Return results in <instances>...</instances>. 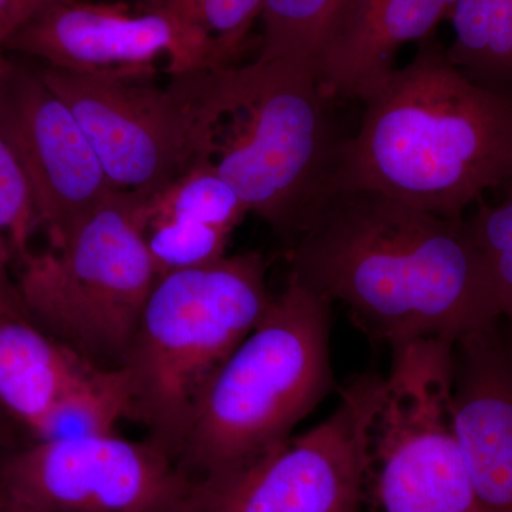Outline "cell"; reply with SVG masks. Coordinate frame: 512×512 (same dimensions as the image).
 Wrapping results in <instances>:
<instances>
[{"instance_id":"6da1fadb","label":"cell","mask_w":512,"mask_h":512,"mask_svg":"<svg viewBox=\"0 0 512 512\" xmlns=\"http://www.w3.org/2000/svg\"><path fill=\"white\" fill-rule=\"evenodd\" d=\"M289 274L390 349L463 336L500 319L483 249L464 218L369 190H336L285 249Z\"/></svg>"},{"instance_id":"7a4b0ae2","label":"cell","mask_w":512,"mask_h":512,"mask_svg":"<svg viewBox=\"0 0 512 512\" xmlns=\"http://www.w3.org/2000/svg\"><path fill=\"white\" fill-rule=\"evenodd\" d=\"M421 42L412 62L394 67L362 101L333 191H376L457 220L512 180V92L478 86L446 49Z\"/></svg>"},{"instance_id":"3957f363","label":"cell","mask_w":512,"mask_h":512,"mask_svg":"<svg viewBox=\"0 0 512 512\" xmlns=\"http://www.w3.org/2000/svg\"><path fill=\"white\" fill-rule=\"evenodd\" d=\"M330 325L332 302L288 274L198 403L177 456L197 483L274 450L335 389Z\"/></svg>"},{"instance_id":"277c9868","label":"cell","mask_w":512,"mask_h":512,"mask_svg":"<svg viewBox=\"0 0 512 512\" xmlns=\"http://www.w3.org/2000/svg\"><path fill=\"white\" fill-rule=\"evenodd\" d=\"M309 67L255 59L224 70L208 167L285 249L333 192L342 138Z\"/></svg>"},{"instance_id":"5b68a950","label":"cell","mask_w":512,"mask_h":512,"mask_svg":"<svg viewBox=\"0 0 512 512\" xmlns=\"http://www.w3.org/2000/svg\"><path fill=\"white\" fill-rule=\"evenodd\" d=\"M272 298L261 252L157 279L120 367L130 420L177 460L212 377L261 323Z\"/></svg>"},{"instance_id":"8992f818","label":"cell","mask_w":512,"mask_h":512,"mask_svg":"<svg viewBox=\"0 0 512 512\" xmlns=\"http://www.w3.org/2000/svg\"><path fill=\"white\" fill-rule=\"evenodd\" d=\"M454 346L443 338L392 350L367 372L360 426L362 505L369 512H483L453 413Z\"/></svg>"},{"instance_id":"52a82bcc","label":"cell","mask_w":512,"mask_h":512,"mask_svg":"<svg viewBox=\"0 0 512 512\" xmlns=\"http://www.w3.org/2000/svg\"><path fill=\"white\" fill-rule=\"evenodd\" d=\"M225 69L170 74L164 84L148 72L39 70L79 121L113 187L148 202L208 167Z\"/></svg>"},{"instance_id":"ba28073f","label":"cell","mask_w":512,"mask_h":512,"mask_svg":"<svg viewBox=\"0 0 512 512\" xmlns=\"http://www.w3.org/2000/svg\"><path fill=\"white\" fill-rule=\"evenodd\" d=\"M143 204L117 190L62 244L19 265L16 284L29 318L100 366H123L158 279Z\"/></svg>"},{"instance_id":"9c48e42d","label":"cell","mask_w":512,"mask_h":512,"mask_svg":"<svg viewBox=\"0 0 512 512\" xmlns=\"http://www.w3.org/2000/svg\"><path fill=\"white\" fill-rule=\"evenodd\" d=\"M197 481L153 440L117 431L32 440L0 454V500L50 512H188Z\"/></svg>"},{"instance_id":"30bf717a","label":"cell","mask_w":512,"mask_h":512,"mask_svg":"<svg viewBox=\"0 0 512 512\" xmlns=\"http://www.w3.org/2000/svg\"><path fill=\"white\" fill-rule=\"evenodd\" d=\"M366 389L363 373L340 390L323 423L239 470L200 481L188 512H362Z\"/></svg>"},{"instance_id":"8fae6325","label":"cell","mask_w":512,"mask_h":512,"mask_svg":"<svg viewBox=\"0 0 512 512\" xmlns=\"http://www.w3.org/2000/svg\"><path fill=\"white\" fill-rule=\"evenodd\" d=\"M5 49L70 72H148L165 59L168 74L234 66L204 30L157 6L66 3L13 33Z\"/></svg>"},{"instance_id":"7c38bea8","label":"cell","mask_w":512,"mask_h":512,"mask_svg":"<svg viewBox=\"0 0 512 512\" xmlns=\"http://www.w3.org/2000/svg\"><path fill=\"white\" fill-rule=\"evenodd\" d=\"M0 407L32 440L117 431L130 416L120 367L97 365L20 315H0Z\"/></svg>"},{"instance_id":"4fadbf2b","label":"cell","mask_w":512,"mask_h":512,"mask_svg":"<svg viewBox=\"0 0 512 512\" xmlns=\"http://www.w3.org/2000/svg\"><path fill=\"white\" fill-rule=\"evenodd\" d=\"M0 134L28 178L50 247L117 191L79 121L39 69L12 60L0 77Z\"/></svg>"},{"instance_id":"5bb4252c","label":"cell","mask_w":512,"mask_h":512,"mask_svg":"<svg viewBox=\"0 0 512 512\" xmlns=\"http://www.w3.org/2000/svg\"><path fill=\"white\" fill-rule=\"evenodd\" d=\"M453 413L483 512H512V342L497 325L454 346Z\"/></svg>"},{"instance_id":"9a60e30c","label":"cell","mask_w":512,"mask_h":512,"mask_svg":"<svg viewBox=\"0 0 512 512\" xmlns=\"http://www.w3.org/2000/svg\"><path fill=\"white\" fill-rule=\"evenodd\" d=\"M457 0H345L330 22L315 74L330 99L363 101L394 69L400 47L424 40Z\"/></svg>"},{"instance_id":"2e32d148","label":"cell","mask_w":512,"mask_h":512,"mask_svg":"<svg viewBox=\"0 0 512 512\" xmlns=\"http://www.w3.org/2000/svg\"><path fill=\"white\" fill-rule=\"evenodd\" d=\"M448 60L478 86L512 92V0H457Z\"/></svg>"},{"instance_id":"e0dca14e","label":"cell","mask_w":512,"mask_h":512,"mask_svg":"<svg viewBox=\"0 0 512 512\" xmlns=\"http://www.w3.org/2000/svg\"><path fill=\"white\" fill-rule=\"evenodd\" d=\"M345 0H264L261 52L256 59L282 60L315 72L320 43Z\"/></svg>"},{"instance_id":"ac0fdd59","label":"cell","mask_w":512,"mask_h":512,"mask_svg":"<svg viewBox=\"0 0 512 512\" xmlns=\"http://www.w3.org/2000/svg\"><path fill=\"white\" fill-rule=\"evenodd\" d=\"M247 214L234 188L210 167L192 171L161 197L140 207L144 228L151 222L174 220L212 225L232 232Z\"/></svg>"},{"instance_id":"d6986e66","label":"cell","mask_w":512,"mask_h":512,"mask_svg":"<svg viewBox=\"0 0 512 512\" xmlns=\"http://www.w3.org/2000/svg\"><path fill=\"white\" fill-rule=\"evenodd\" d=\"M231 232L197 222L165 220L144 228L158 278L212 264L227 255Z\"/></svg>"},{"instance_id":"ffe728a7","label":"cell","mask_w":512,"mask_h":512,"mask_svg":"<svg viewBox=\"0 0 512 512\" xmlns=\"http://www.w3.org/2000/svg\"><path fill=\"white\" fill-rule=\"evenodd\" d=\"M143 5L170 10L204 30L232 63L237 62L264 0H141Z\"/></svg>"},{"instance_id":"44dd1931","label":"cell","mask_w":512,"mask_h":512,"mask_svg":"<svg viewBox=\"0 0 512 512\" xmlns=\"http://www.w3.org/2000/svg\"><path fill=\"white\" fill-rule=\"evenodd\" d=\"M40 229L28 178L0 134V239L16 264H23L35 252L32 241Z\"/></svg>"},{"instance_id":"7402d4cb","label":"cell","mask_w":512,"mask_h":512,"mask_svg":"<svg viewBox=\"0 0 512 512\" xmlns=\"http://www.w3.org/2000/svg\"><path fill=\"white\" fill-rule=\"evenodd\" d=\"M468 222L487 259L500 318L507 319L512 342V200L498 205L480 200Z\"/></svg>"},{"instance_id":"603a6c76","label":"cell","mask_w":512,"mask_h":512,"mask_svg":"<svg viewBox=\"0 0 512 512\" xmlns=\"http://www.w3.org/2000/svg\"><path fill=\"white\" fill-rule=\"evenodd\" d=\"M79 0H0V36L8 40L13 33L43 13Z\"/></svg>"},{"instance_id":"cb8c5ba5","label":"cell","mask_w":512,"mask_h":512,"mask_svg":"<svg viewBox=\"0 0 512 512\" xmlns=\"http://www.w3.org/2000/svg\"><path fill=\"white\" fill-rule=\"evenodd\" d=\"M13 259L8 247L0 239V315L28 316L16 284L10 274ZM29 318V316H28Z\"/></svg>"},{"instance_id":"d4e9b609","label":"cell","mask_w":512,"mask_h":512,"mask_svg":"<svg viewBox=\"0 0 512 512\" xmlns=\"http://www.w3.org/2000/svg\"><path fill=\"white\" fill-rule=\"evenodd\" d=\"M16 431L18 426L15 421L0 407V451L16 446Z\"/></svg>"},{"instance_id":"484cf974","label":"cell","mask_w":512,"mask_h":512,"mask_svg":"<svg viewBox=\"0 0 512 512\" xmlns=\"http://www.w3.org/2000/svg\"><path fill=\"white\" fill-rule=\"evenodd\" d=\"M6 52H8V50L5 49V40L0 36V77L8 72L10 63H12V60L6 56Z\"/></svg>"},{"instance_id":"4316f807","label":"cell","mask_w":512,"mask_h":512,"mask_svg":"<svg viewBox=\"0 0 512 512\" xmlns=\"http://www.w3.org/2000/svg\"><path fill=\"white\" fill-rule=\"evenodd\" d=\"M0 512H50V511L30 510V508L19 507V505H13L10 503H6V501L0 500Z\"/></svg>"},{"instance_id":"83f0119b","label":"cell","mask_w":512,"mask_h":512,"mask_svg":"<svg viewBox=\"0 0 512 512\" xmlns=\"http://www.w3.org/2000/svg\"><path fill=\"white\" fill-rule=\"evenodd\" d=\"M505 200H512V180L504 185Z\"/></svg>"}]
</instances>
